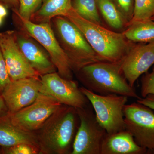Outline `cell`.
<instances>
[{"mask_svg":"<svg viewBox=\"0 0 154 154\" xmlns=\"http://www.w3.org/2000/svg\"><path fill=\"white\" fill-rule=\"evenodd\" d=\"M154 64V41L135 43L120 62L122 71L132 87H134L138 79L147 72Z\"/></svg>","mask_w":154,"mask_h":154,"instance_id":"4fadbf2b","label":"cell"},{"mask_svg":"<svg viewBox=\"0 0 154 154\" xmlns=\"http://www.w3.org/2000/svg\"><path fill=\"white\" fill-rule=\"evenodd\" d=\"M22 143L28 144L39 148L35 132L24 130L14 125L8 114L1 116L0 146L8 148Z\"/></svg>","mask_w":154,"mask_h":154,"instance_id":"2e32d148","label":"cell"},{"mask_svg":"<svg viewBox=\"0 0 154 154\" xmlns=\"http://www.w3.org/2000/svg\"><path fill=\"white\" fill-rule=\"evenodd\" d=\"M152 20H153L154 21V17H153L151 19Z\"/></svg>","mask_w":154,"mask_h":154,"instance_id":"1f68e13d","label":"cell"},{"mask_svg":"<svg viewBox=\"0 0 154 154\" xmlns=\"http://www.w3.org/2000/svg\"><path fill=\"white\" fill-rule=\"evenodd\" d=\"M112 1L128 25L133 16L134 0H112Z\"/></svg>","mask_w":154,"mask_h":154,"instance_id":"603a6c76","label":"cell"},{"mask_svg":"<svg viewBox=\"0 0 154 154\" xmlns=\"http://www.w3.org/2000/svg\"><path fill=\"white\" fill-rule=\"evenodd\" d=\"M137 102L147 106L152 110H154V94H150L145 98L137 99Z\"/></svg>","mask_w":154,"mask_h":154,"instance_id":"4316f807","label":"cell"},{"mask_svg":"<svg viewBox=\"0 0 154 154\" xmlns=\"http://www.w3.org/2000/svg\"><path fill=\"white\" fill-rule=\"evenodd\" d=\"M0 92H1V91H0Z\"/></svg>","mask_w":154,"mask_h":154,"instance_id":"d6a6232c","label":"cell"},{"mask_svg":"<svg viewBox=\"0 0 154 154\" xmlns=\"http://www.w3.org/2000/svg\"><path fill=\"white\" fill-rule=\"evenodd\" d=\"M65 17L81 30L94 51L105 61L120 62L135 43L128 40L122 32H114L84 19L73 8Z\"/></svg>","mask_w":154,"mask_h":154,"instance_id":"7a4b0ae2","label":"cell"},{"mask_svg":"<svg viewBox=\"0 0 154 154\" xmlns=\"http://www.w3.org/2000/svg\"><path fill=\"white\" fill-rule=\"evenodd\" d=\"M79 124L77 109L62 105L35 132L39 154H71Z\"/></svg>","mask_w":154,"mask_h":154,"instance_id":"6da1fadb","label":"cell"},{"mask_svg":"<svg viewBox=\"0 0 154 154\" xmlns=\"http://www.w3.org/2000/svg\"><path fill=\"white\" fill-rule=\"evenodd\" d=\"M72 0H42L41 5L30 21L36 23H49L58 16L65 17L71 10Z\"/></svg>","mask_w":154,"mask_h":154,"instance_id":"e0dca14e","label":"cell"},{"mask_svg":"<svg viewBox=\"0 0 154 154\" xmlns=\"http://www.w3.org/2000/svg\"><path fill=\"white\" fill-rule=\"evenodd\" d=\"M147 150L139 146L132 134L126 129L115 133L106 134L101 154H143Z\"/></svg>","mask_w":154,"mask_h":154,"instance_id":"9a60e30c","label":"cell"},{"mask_svg":"<svg viewBox=\"0 0 154 154\" xmlns=\"http://www.w3.org/2000/svg\"><path fill=\"white\" fill-rule=\"evenodd\" d=\"M0 47L11 81L40 77L20 50L14 32L0 33Z\"/></svg>","mask_w":154,"mask_h":154,"instance_id":"7c38bea8","label":"cell"},{"mask_svg":"<svg viewBox=\"0 0 154 154\" xmlns=\"http://www.w3.org/2000/svg\"><path fill=\"white\" fill-rule=\"evenodd\" d=\"M42 0H19L18 10L14 11L22 18L30 20L31 17L38 11L41 5Z\"/></svg>","mask_w":154,"mask_h":154,"instance_id":"7402d4cb","label":"cell"},{"mask_svg":"<svg viewBox=\"0 0 154 154\" xmlns=\"http://www.w3.org/2000/svg\"><path fill=\"white\" fill-rule=\"evenodd\" d=\"M15 13L19 18L22 30L35 39L48 53L58 73L64 79L72 80L73 72L66 54L51 28V22L34 23L24 19L16 12Z\"/></svg>","mask_w":154,"mask_h":154,"instance_id":"8992f818","label":"cell"},{"mask_svg":"<svg viewBox=\"0 0 154 154\" xmlns=\"http://www.w3.org/2000/svg\"><path fill=\"white\" fill-rule=\"evenodd\" d=\"M2 152L6 154H39V149L35 146L22 143L10 147L4 148Z\"/></svg>","mask_w":154,"mask_h":154,"instance_id":"cb8c5ba5","label":"cell"},{"mask_svg":"<svg viewBox=\"0 0 154 154\" xmlns=\"http://www.w3.org/2000/svg\"><path fill=\"white\" fill-rule=\"evenodd\" d=\"M40 80V93L51 96L62 105L78 109L86 107L89 102L76 82L64 79L57 72L41 76Z\"/></svg>","mask_w":154,"mask_h":154,"instance_id":"30bf717a","label":"cell"},{"mask_svg":"<svg viewBox=\"0 0 154 154\" xmlns=\"http://www.w3.org/2000/svg\"><path fill=\"white\" fill-rule=\"evenodd\" d=\"M125 129L139 146L154 153V113L145 105L133 102L123 109Z\"/></svg>","mask_w":154,"mask_h":154,"instance_id":"52a82bcc","label":"cell"},{"mask_svg":"<svg viewBox=\"0 0 154 154\" xmlns=\"http://www.w3.org/2000/svg\"><path fill=\"white\" fill-rule=\"evenodd\" d=\"M122 33L128 40L134 43L154 42V21L150 19L130 22Z\"/></svg>","mask_w":154,"mask_h":154,"instance_id":"ac0fdd59","label":"cell"},{"mask_svg":"<svg viewBox=\"0 0 154 154\" xmlns=\"http://www.w3.org/2000/svg\"><path fill=\"white\" fill-rule=\"evenodd\" d=\"M51 21L56 36L73 72L76 73L91 64L105 61L94 51L81 30L66 17L58 16Z\"/></svg>","mask_w":154,"mask_h":154,"instance_id":"277c9868","label":"cell"},{"mask_svg":"<svg viewBox=\"0 0 154 154\" xmlns=\"http://www.w3.org/2000/svg\"><path fill=\"white\" fill-rule=\"evenodd\" d=\"M3 2L6 3L11 7L15 8V10H18L19 6V0H2Z\"/></svg>","mask_w":154,"mask_h":154,"instance_id":"83f0119b","label":"cell"},{"mask_svg":"<svg viewBox=\"0 0 154 154\" xmlns=\"http://www.w3.org/2000/svg\"><path fill=\"white\" fill-rule=\"evenodd\" d=\"M5 107H6V105L2 97V96H0V112L2 111Z\"/></svg>","mask_w":154,"mask_h":154,"instance_id":"f546056e","label":"cell"},{"mask_svg":"<svg viewBox=\"0 0 154 154\" xmlns=\"http://www.w3.org/2000/svg\"><path fill=\"white\" fill-rule=\"evenodd\" d=\"M62 105L51 96L40 93L32 104L16 113L8 114L14 125L24 130L35 132Z\"/></svg>","mask_w":154,"mask_h":154,"instance_id":"9c48e42d","label":"cell"},{"mask_svg":"<svg viewBox=\"0 0 154 154\" xmlns=\"http://www.w3.org/2000/svg\"><path fill=\"white\" fill-rule=\"evenodd\" d=\"M3 18L2 17H0V26L2 25V23Z\"/></svg>","mask_w":154,"mask_h":154,"instance_id":"4dcf8cb0","label":"cell"},{"mask_svg":"<svg viewBox=\"0 0 154 154\" xmlns=\"http://www.w3.org/2000/svg\"><path fill=\"white\" fill-rule=\"evenodd\" d=\"M80 89L92 105L97 121L107 134L125 129L123 109L128 97L116 94L99 95L84 87Z\"/></svg>","mask_w":154,"mask_h":154,"instance_id":"5b68a950","label":"cell"},{"mask_svg":"<svg viewBox=\"0 0 154 154\" xmlns=\"http://www.w3.org/2000/svg\"><path fill=\"white\" fill-rule=\"evenodd\" d=\"M8 14V11L5 7L0 4V17L4 18Z\"/></svg>","mask_w":154,"mask_h":154,"instance_id":"f1b7e54d","label":"cell"},{"mask_svg":"<svg viewBox=\"0 0 154 154\" xmlns=\"http://www.w3.org/2000/svg\"><path fill=\"white\" fill-rule=\"evenodd\" d=\"M154 17V0H134L133 16L129 23L151 19Z\"/></svg>","mask_w":154,"mask_h":154,"instance_id":"44dd1931","label":"cell"},{"mask_svg":"<svg viewBox=\"0 0 154 154\" xmlns=\"http://www.w3.org/2000/svg\"><path fill=\"white\" fill-rule=\"evenodd\" d=\"M72 7L84 19L102 25L96 0H73Z\"/></svg>","mask_w":154,"mask_h":154,"instance_id":"ffe728a7","label":"cell"},{"mask_svg":"<svg viewBox=\"0 0 154 154\" xmlns=\"http://www.w3.org/2000/svg\"><path fill=\"white\" fill-rule=\"evenodd\" d=\"M14 33L23 55L40 76L56 72L48 53L41 45L24 30Z\"/></svg>","mask_w":154,"mask_h":154,"instance_id":"5bb4252c","label":"cell"},{"mask_svg":"<svg viewBox=\"0 0 154 154\" xmlns=\"http://www.w3.org/2000/svg\"><path fill=\"white\" fill-rule=\"evenodd\" d=\"M140 93L142 98L154 94V67L151 72H146L141 79Z\"/></svg>","mask_w":154,"mask_h":154,"instance_id":"d4e9b609","label":"cell"},{"mask_svg":"<svg viewBox=\"0 0 154 154\" xmlns=\"http://www.w3.org/2000/svg\"><path fill=\"white\" fill-rule=\"evenodd\" d=\"M85 88L101 95L116 94L140 99L134 87L128 82L120 62L100 61L83 67L76 73Z\"/></svg>","mask_w":154,"mask_h":154,"instance_id":"3957f363","label":"cell"},{"mask_svg":"<svg viewBox=\"0 0 154 154\" xmlns=\"http://www.w3.org/2000/svg\"><path fill=\"white\" fill-rule=\"evenodd\" d=\"M96 1L98 10L107 25L116 30L126 28L128 23L122 17L112 0Z\"/></svg>","mask_w":154,"mask_h":154,"instance_id":"d6986e66","label":"cell"},{"mask_svg":"<svg viewBox=\"0 0 154 154\" xmlns=\"http://www.w3.org/2000/svg\"><path fill=\"white\" fill-rule=\"evenodd\" d=\"M11 81L0 47V91L1 92L4 88L11 82Z\"/></svg>","mask_w":154,"mask_h":154,"instance_id":"484cf974","label":"cell"},{"mask_svg":"<svg viewBox=\"0 0 154 154\" xmlns=\"http://www.w3.org/2000/svg\"><path fill=\"white\" fill-rule=\"evenodd\" d=\"M76 109L80 124L71 154H101L106 131L97 121L92 109L87 106Z\"/></svg>","mask_w":154,"mask_h":154,"instance_id":"ba28073f","label":"cell"},{"mask_svg":"<svg viewBox=\"0 0 154 154\" xmlns=\"http://www.w3.org/2000/svg\"><path fill=\"white\" fill-rule=\"evenodd\" d=\"M41 86L40 77L11 81L1 92L8 113H16L33 103L40 94Z\"/></svg>","mask_w":154,"mask_h":154,"instance_id":"8fae6325","label":"cell"}]
</instances>
